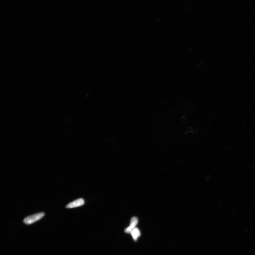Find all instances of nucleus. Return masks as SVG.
<instances>
[{"mask_svg": "<svg viewBox=\"0 0 255 255\" xmlns=\"http://www.w3.org/2000/svg\"><path fill=\"white\" fill-rule=\"evenodd\" d=\"M138 219L136 217H133L131 221L130 226L124 230V232L126 233H131L133 230L135 228L138 223Z\"/></svg>", "mask_w": 255, "mask_h": 255, "instance_id": "2", "label": "nucleus"}, {"mask_svg": "<svg viewBox=\"0 0 255 255\" xmlns=\"http://www.w3.org/2000/svg\"><path fill=\"white\" fill-rule=\"evenodd\" d=\"M45 214L43 212L39 213L29 216L25 218L23 220L24 223L26 224H31L34 223L44 216Z\"/></svg>", "mask_w": 255, "mask_h": 255, "instance_id": "1", "label": "nucleus"}, {"mask_svg": "<svg viewBox=\"0 0 255 255\" xmlns=\"http://www.w3.org/2000/svg\"><path fill=\"white\" fill-rule=\"evenodd\" d=\"M131 234L135 241H136L138 238L139 237L140 235V231L137 228H135L131 232Z\"/></svg>", "mask_w": 255, "mask_h": 255, "instance_id": "4", "label": "nucleus"}, {"mask_svg": "<svg viewBox=\"0 0 255 255\" xmlns=\"http://www.w3.org/2000/svg\"><path fill=\"white\" fill-rule=\"evenodd\" d=\"M85 201L82 199H80L70 202L66 206V208H70L80 207L84 204Z\"/></svg>", "mask_w": 255, "mask_h": 255, "instance_id": "3", "label": "nucleus"}]
</instances>
